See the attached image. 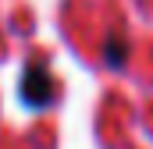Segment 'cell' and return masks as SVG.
<instances>
[{
  "instance_id": "cell-1",
  "label": "cell",
  "mask_w": 153,
  "mask_h": 149,
  "mask_svg": "<svg viewBox=\"0 0 153 149\" xmlns=\"http://www.w3.org/2000/svg\"><path fill=\"white\" fill-rule=\"evenodd\" d=\"M50 96H53L50 74L43 71V68H29L25 82H22V100H25L29 107H43V103H50Z\"/></svg>"
},
{
  "instance_id": "cell-2",
  "label": "cell",
  "mask_w": 153,
  "mask_h": 149,
  "mask_svg": "<svg viewBox=\"0 0 153 149\" xmlns=\"http://www.w3.org/2000/svg\"><path fill=\"white\" fill-rule=\"evenodd\" d=\"M107 60H114V64L125 60V43L121 39H107Z\"/></svg>"
}]
</instances>
